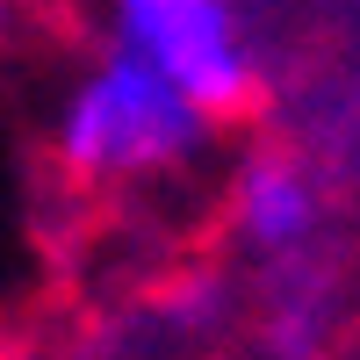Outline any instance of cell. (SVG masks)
Returning a JSON list of instances; mask_svg holds the SVG:
<instances>
[{
    "instance_id": "1",
    "label": "cell",
    "mask_w": 360,
    "mask_h": 360,
    "mask_svg": "<svg viewBox=\"0 0 360 360\" xmlns=\"http://www.w3.org/2000/svg\"><path fill=\"white\" fill-rule=\"evenodd\" d=\"M202 144V115L144 65V58H108L79 86V101L58 130V159L94 188H130L144 173L180 166Z\"/></svg>"
},
{
    "instance_id": "2",
    "label": "cell",
    "mask_w": 360,
    "mask_h": 360,
    "mask_svg": "<svg viewBox=\"0 0 360 360\" xmlns=\"http://www.w3.org/2000/svg\"><path fill=\"white\" fill-rule=\"evenodd\" d=\"M115 8H123V29L144 51V65H152L209 130L245 137V130H259L266 115H274V86L238 51L224 0H115Z\"/></svg>"
},
{
    "instance_id": "3",
    "label": "cell",
    "mask_w": 360,
    "mask_h": 360,
    "mask_svg": "<svg viewBox=\"0 0 360 360\" xmlns=\"http://www.w3.org/2000/svg\"><path fill=\"white\" fill-rule=\"evenodd\" d=\"M339 209V195L324 188V173L295 152V144L281 130H259V144L245 152V166H238L231 195H224V217L209 224V238H252L259 252H288V245H310V238H324V217Z\"/></svg>"
}]
</instances>
